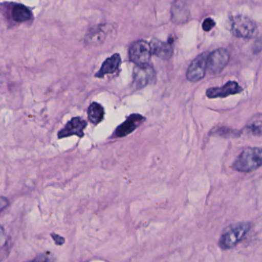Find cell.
<instances>
[{
	"label": "cell",
	"instance_id": "obj_1",
	"mask_svg": "<svg viewBox=\"0 0 262 262\" xmlns=\"http://www.w3.org/2000/svg\"><path fill=\"white\" fill-rule=\"evenodd\" d=\"M251 227L252 224L249 222L231 224L224 229L219 241V246L223 250L234 248L246 236Z\"/></svg>",
	"mask_w": 262,
	"mask_h": 262
},
{
	"label": "cell",
	"instance_id": "obj_2",
	"mask_svg": "<svg viewBox=\"0 0 262 262\" xmlns=\"http://www.w3.org/2000/svg\"><path fill=\"white\" fill-rule=\"evenodd\" d=\"M260 147H248L242 151L233 164V169L239 172H251L261 166Z\"/></svg>",
	"mask_w": 262,
	"mask_h": 262
},
{
	"label": "cell",
	"instance_id": "obj_3",
	"mask_svg": "<svg viewBox=\"0 0 262 262\" xmlns=\"http://www.w3.org/2000/svg\"><path fill=\"white\" fill-rule=\"evenodd\" d=\"M228 30L234 36L244 39H251L257 33V27L254 21L243 16L231 18L227 24Z\"/></svg>",
	"mask_w": 262,
	"mask_h": 262
},
{
	"label": "cell",
	"instance_id": "obj_4",
	"mask_svg": "<svg viewBox=\"0 0 262 262\" xmlns=\"http://www.w3.org/2000/svg\"><path fill=\"white\" fill-rule=\"evenodd\" d=\"M229 53L225 49H219L208 55L207 70L213 75L219 74L228 65Z\"/></svg>",
	"mask_w": 262,
	"mask_h": 262
},
{
	"label": "cell",
	"instance_id": "obj_5",
	"mask_svg": "<svg viewBox=\"0 0 262 262\" xmlns=\"http://www.w3.org/2000/svg\"><path fill=\"white\" fill-rule=\"evenodd\" d=\"M151 56V47L145 41H137L129 50L130 59L137 66L148 64Z\"/></svg>",
	"mask_w": 262,
	"mask_h": 262
},
{
	"label": "cell",
	"instance_id": "obj_6",
	"mask_svg": "<svg viewBox=\"0 0 262 262\" xmlns=\"http://www.w3.org/2000/svg\"><path fill=\"white\" fill-rule=\"evenodd\" d=\"M156 80V73L151 66L146 64L137 66L133 71V81L135 86L142 89Z\"/></svg>",
	"mask_w": 262,
	"mask_h": 262
},
{
	"label": "cell",
	"instance_id": "obj_7",
	"mask_svg": "<svg viewBox=\"0 0 262 262\" xmlns=\"http://www.w3.org/2000/svg\"><path fill=\"white\" fill-rule=\"evenodd\" d=\"M208 53H203L193 60L187 72V79L196 82L205 77L207 71V58Z\"/></svg>",
	"mask_w": 262,
	"mask_h": 262
},
{
	"label": "cell",
	"instance_id": "obj_8",
	"mask_svg": "<svg viewBox=\"0 0 262 262\" xmlns=\"http://www.w3.org/2000/svg\"><path fill=\"white\" fill-rule=\"evenodd\" d=\"M145 118L140 114H132L127 118L125 122L116 128L113 136L116 138H122L133 133L138 127L140 126Z\"/></svg>",
	"mask_w": 262,
	"mask_h": 262
},
{
	"label": "cell",
	"instance_id": "obj_9",
	"mask_svg": "<svg viewBox=\"0 0 262 262\" xmlns=\"http://www.w3.org/2000/svg\"><path fill=\"white\" fill-rule=\"evenodd\" d=\"M86 121L80 117H74L67 122L64 128L61 129L58 133L59 139L70 137V136H76L79 138L84 136V129L86 128Z\"/></svg>",
	"mask_w": 262,
	"mask_h": 262
},
{
	"label": "cell",
	"instance_id": "obj_10",
	"mask_svg": "<svg viewBox=\"0 0 262 262\" xmlns=\"http://www.w3.org/2000/svg\"><path fill=\"white\" fill-rule=\"evenodd\" d=\"M243 91V89L238 83L234 81H229L222 87H214L206 90L207 97L209 99L225 98L231 95L239 94Z\"/></svg>",
	"mask_w": 262,
	"mask_h": 262
},
{
	"label": "cell",
	"instance_id": "obj_11",
	"mask_svg": "<svg viewBox=\"0 0 262 262\" xmlns=\"http://www.w3.org/2000/svg\"><path fill=\"white\" fill-rule=\"evenodd\" d=\"M151 47V54L156 55L162 59H168L171 58L173 53L171 42H164L159 39H154L149 44Z\"/></svg>",
	"mask_w": 262,
	"mask_h": 262
},
{
	"label": "cell",
	"instance_id": "obj_12",
	"mask_svg": "<svg viewBox=\"0 0 262 262\" xmlns=\"http://www.w3.org/2000/svg\"><path fill=\"white\" fill-rule=\"evenodd\" d=\"M121 63V57L119 54H114L108 58L102 64L100 70L96 74V77L102 78L108 74H113L117 71Z\"/></svg>",
	"mask_w": 262,
	"mask_h": 262
},
{
	"label": "cell",
	"instance_id": "obj_13",
	"mask_svg": "<svg viewBox=\"0 0 262 262\" xmlns=\"http://www.w3.org/2000/svg\"><path fill=\"white\" fill-rule=\"evenodd\" d=\"M11 18L16 23L27 22L33 18L31 10L22 4H12Z\"/></svg>",
	"mask_w": 262,
	"mask_h": 262
},
{
	"label": "cell",
	"instance_id": "obj_14",
	"mask_svg": "<svg viewBox=\"0 0 262 262\" xmlns=\"http://www.w3.org/2000/svg\"><path fill=\"white\" fill-rule=\"evenodd\" d=\"M105 110L101 104L98 102H93L88 108V118L90 122L98 125L104 119Z\"/></svg>",
	"mask_w": 262,
	"mask_h": 262
},
{
	"label": "cell",
	"instance_id": "obj_15",
	"mask_svg": "<svg viewBox=\"0 0 262 262\" xmlns=\"http://www.w3.org/2000/svg\"><path fill=\"white\" fill-rule=\"evenodd\" d=\"M105 36H106V33L104 30V27H96L90 31L85 38V41L90 45H98L103 42Z\"/></svg>",
	"mask_w": 262,
	"mask_h": 262
},
{
	"label": "cell",
	"instance_id": "obj_16",
	"mask_svg": "<svg viewBox=\"0 0 262 262\" xmlns=\"http://www.w3.org/2000/svg\"><path fill=\"white\" fill-rule=\"evenodd\" d=\"M262 119L261 114H257L253 116L248 125H246V128L249 130L250 133H252L254 136H261V127H262Z\"/></svg>",
	"mask_w": 262,
	"mask_h": 262
},
{
	"label": "cell",
	"instance_id": "obj_17",
	"mask_svg": "<svg viewBox=\"0 0 262 262\" xmlns=\"http://www.w3.org/2000/svg\"><path fill=\"white\" fill-rule=\"evenodd\" d=\"M241 134H242V132L228 128H219L215 131L213 132V135H217V136L224 138L238 137Z\"/></svg>",
	"mask_w": 262,
	"mask_h": 262
},
{
	"label": "cell",
	"instance_id": "obj_18",
	"mask_svg": "<svg viewBox=\"0 0 262 262\" xmlns=\"http://www.w3.org/2000/svg\"><path fill=\"white\" fill-rule=\"evenodd\" d=\"M7 242H8L7 234H6L4 227L0 225V250L4 248L7 245Z\"/></svg>",
	"mask_w": 262,
	"mask_h": 262
},
{
	"label": "cell",
	"instance_id": "obj_19",
	"mask_svg": "<svg viewBox=\"0 0 262 262\" xmlns=\"http://www.w3.org/2000/svg\"><path fill=\"white\" fill-rule=\"evenodd\" d=\"M214 26H215L214 21L212 19L208 18V19L204 21L203 24H202V28H203V30H205V32H209L210 30L214 28Z\"/></svg>",
	"mask_w": 262,
	"mask_h": 262
},
{
	"label": "cell",
	"instance_id": "obj_20",
	"mask_svg": "<svg viewBox=\"0 0 262 262\" xmlns=\"http://www.w3.org/2000/svg\"><path fill=\"white\" fill-rule=\"evenodd\" d=\"M52 237H53V240H54L55 243L57 245H62L64 243H65V238L62 236L59 235L57 234H51Z\"/></svg>",
	"mask_w": 262,
	"mask_h": 262
},
{
	"label": "cell",
	"instance_id": "obj_21",
	"mask_svg": "<svg viewBox=\"0 0 262 262\" xmlns=\"http://www.w3.org/2000/svg\"><path fill=\"white\" fill-rule=\"evenodd\" d=\"M9 205H10V202H9L8 199L4 196H0V211L7 208Z\"/></svg>",
	"mask_w": 262,
	"mask_h": 262
},
{
	"label": "cell",
	"instance_id": "obj_22",
	"mask_svg": "<svg viewBox=\"0 0 262 262\" xmlns=\"http://www.w3.org/2000/svg\"><path fill=\"white\" fill-rule=\"evenodd\" d=\"M0 84H1V76H0Z\"/></svg>",
	"mask_w": 262,
	"mask_h": 262
}]
</instances>
